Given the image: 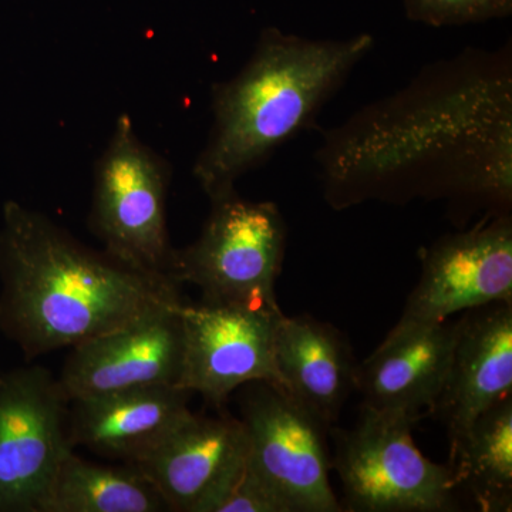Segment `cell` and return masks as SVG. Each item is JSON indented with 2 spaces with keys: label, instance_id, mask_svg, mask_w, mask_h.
<instances>
[{
  "label": "cell",
  "instance_id": "obj_1",
  "mask_svg": "<svg viewBox=\"0 0 512 512\" xmlns=\"http://www.w3.org/2000/svg\"><path fill=\"white\" fill-rule=\"evenodd\" d=\"M336 211L367 201L512 207V46L467 47L323 131L313 154Z\"/></svg>",
  "mask_w": 512,
  "mask_h": 512
},
{
  "label": "cell",
  "instance_id": "obj_2",
  "mask_svg": "<svg viewBox=\"0 0 512 512\" xmlns=\"http://www.w3.org/2000/svg\"><path fill=\"white\" fill-rule=\"evenodd\" d=\"M180 289L86 247L42 212L16 201L3 205L0 332L26 362L180 302Z\"/></svg>",
  "mask_w": 512,
  "mask_h": 512
},
{
  "label": "cell",
  "instance_id": "obj_3",
  "mask_svg": "<svg viewBox=\"0 0 512 512\" xmlns=\"http://www.w3.org/2000/svg\"><path fill=\"white\" fill-rule=\"evenodd\" d=\"M375 37L308 39L278 28L259 33L234 77L212 84V126L192 174L208 200L235 190L239 178L311 128Z\"/></svg>",
  "mask_w": 512,
  "mask_h": 512
},
{
  "label": "cell",
  "instance_id": "obj_4",
  "mask_svg": "<svg viewBox=\"0 0 512 512\" xmlns=\"http://www.w3.org/2000/svg\"><path fill=\"white\" fill-rule=\"evenodd\" d=\"M200 237L174 249L168 278L197 286L201 301L276 311L288 229L278 205L251 201L237 188L211 198Z\"/></svg>",
  "mask_w": 512,
  "mask_h": 512
},
{
  "label": "cell",
  "instance_id": "obj_5",
  "mask_svg": "<svg viewBox=\"0 0 512 512\" xmlns=\"http://www.w3.org/2000/svg\"><path fill=\"white\" fill-rule=\"evenodd\" d=\"M171 165L120 114L94 167L90 229L124 264L168 278L174 247L167 227Z\"/></svg>",
  "mask_w": 512,
  "mask_h": 512
},
{
  "label": "cell",
  "instance_id": "obj_6",
  "mask_svg": "<svg viewBox=\"0 0 512 512\" xmlns=\"http://www.w3.org/2000/svg\"><path fill=\"white\" fill-rule=\"evenodd\" d=\"M417 421L362 406L350 430H335L346 508L360 512L458 510L450 466L433 463L414 444Z\"/></svg>",
  "mask_w": 512,
  "mask_h": 512
},
{
  "label": "cell",
  "instance_id": "obj_7",
  "mask_svg": "<svg viewBox=\"0 0 512 512\" xmlns=\"http://www.w3.org/2000/svg\"><path fill=\"white\" fill-rule=\"evenodd\" d=\"M69 404L46 367L0 375V512H45L57 470L74 451Z\"/></svg>",
  "mask_w": 512,
  "mask_h": 512
},
{
  "label": "cell",
  "instance_id": "obj_8",
  "mask_svg": "<svg viewBox=\"0 0 512 512\" xmlns=\"http://www.w3.org/2000/svg\"><path fill=\"white\" fill-rule=\"evenodd\" d=\"M245 386L239 420L252 470L291 512L343 511L329 480L328 429L276 384Z\"/></svg>",
  "mask_w": 512,
  "mask_h": 512
},
{
  "label": "cell",
  "instance_id": "obj_9",
  "mask_svg": "<svg viewBox=\"0 0 512 512\" xmlns=\"http://www.w3.org/2000/svg\"><path fill=\"white\" fill-rule=\"evenodd\" d=\"M281 315V309L184 301L183 367L177 386L200 394L218 410L245 384L279 386L275 328Z\"/></svg>",
  "mask_w": 512,
  "mask_h": 512
},
{
  "label": "cell",
  "instance_id": "obj_10",
  "mask_svg": "<svg viewBox=\"0 0 512 512\" xmlns=\"http://www.w3.org/2000/svg\"><path fill=\"white\" fill-rule=\"evenodd\" d=\"M419 284L397 325H434L457 312L512 303V215H493L421 252Z\"/></svg>",
  "mask_w": 512,
  "mask_h": 512
},
{
  "label": "cell",
  "instance_id": "obj_11",
  "mask_svg": "<svg viewBox=\"0 0 512 512\" xmlns=\"http://www.w3.org/2000/svg\"><path fill=\"white\" fill-rule=\"evenodd\" d=\"M183 302L74 346L57 379L66 399L177 386L183 367Z\"/></svg>",
  "mask_w": 512,
  "mask_h": 512
},
{
  "label": "cell",
  "instance_id": "obj_12",
  "mask_svg": "<svg viewBox=\"0 0 512 512\" xmlns=\"http://www.w3.org/2000/svg\"><path fill=\"white\" fill-rule=\"evenodd\" d=\"M512 396V303L468 311L456 325L446 380L431 414L456 443L488 409Z\"/></svg>",
  "mask_w": 512,
  "mask_h": 512
},
{
  "label": "cell",
  "instance_id": "obj_13",
  "mask_svg": "<svg viewBox=\"0 0 512 512\" xmlns=\"http://www.w3.org/2000/svg\"><path fill=\"white\" fill-rule=\"evenodd\" d=\"M247 453V434L237 417L191 413L131 466L154 484L171 512H198Z\"/></svg>",
  "mask_w": 512,
  "mask_h": 512
},
{
  "label": "cell",
  "instance_id": "obj_14",
  "mask_svg": "<svg viewBox=\"0 0 512 512\" xmlns=\"http://www.w3.org/2000/svg\"><path fill=\"white\" fill-rule=\"evenodd\" d=\"M456 325H396L357 366L363 406L419 421L431 414L446 380Z\"/></svg>",
  "mask_w": 512,
  "mask_h": 512
},
{
  "label": "cell",
  "instance_id": "obj_15",
  "mask_svg": "<svg viewBox=\"0 0 512 512\" xmlns=\"http://www.w3.org/2000/svg\"><path fill=\"white\" fill-rule=\"evenodd\" d=\"M191 397L178 386H153L72 400L70 443L124 464L136 463L190 416Z\"/></svg>",
  "mask_w": 512,
  "mask_h": 512
},
{
  "label": "cell",
  "instance_id": "obj_16",
  "mask_svg": "<svg viewBox=\"0 0 512 512\" xmlns=\"http://www.w3.org/2000/svg\"><path fill=\"white\" fill-rule=\"evenodd\" d=\"M275 365L284 389L328 430L356 392L357 365L346 336L309 315L276 320Z\"/></svg>",
  "mask_w": 512,
  "mask_h": 512
},
{
  "label": "cell",
  "instance_id": "obj_17",
  "mask_svg": "<svg viewBox=\"0 0 512 512\" xmlns=\"http://www.w3.org/2000/svg\"><path fill=\"white\" fill-rule=\"evenodd\" d=\"M457 491L473 498L478 510H512V396L488 409L450 446Z\"/></svg>",
  "mask_w": 512,
  "mask_h": 512
},
{
  "label": "cell",
  "instance_id": "obj_18",
  "mask_svg": "<svg viewBox=\"0 0 512 512\" xmlns=\"http://www.w3.org/2000/svg\"><path fill=\"white\" fill-rule=\"evenodd\" d=\"M45 512H171L137 467L100 466L74 454L57 470Z\"/></svg>",
  "mask_w": 512,
  "mask_h": 512
},
{
  "label": "cell",
  "instance_id": "obj_19",
  "mask_svg": "<svg viewBox=\"0 0 512 512\" xmlns=\"http://www.w3.org/2000/svg\"><path fill=\"white\" fill-rule=\"evenodd\" d=\"M198 512H291L245 460L212 491Z\"/></svg>",
  "mask_w": 512,
  "mask_h": 512
},
{
  "label": "cell",
  "instance_id": "obj_20",
  "mask_svg": "<svg viewBox=\"0 0 512 512\" xmlns=\"http://www.w3.org/2000/svg\"><path fill=\"white\" fill-rule=\"evenodd\" d=\"M404 10L413 22L453 28L508 18L512 0H404Z\"/></svg>",
  "mask_w": 512,
  "mask_h": 512
}]
</instances>
